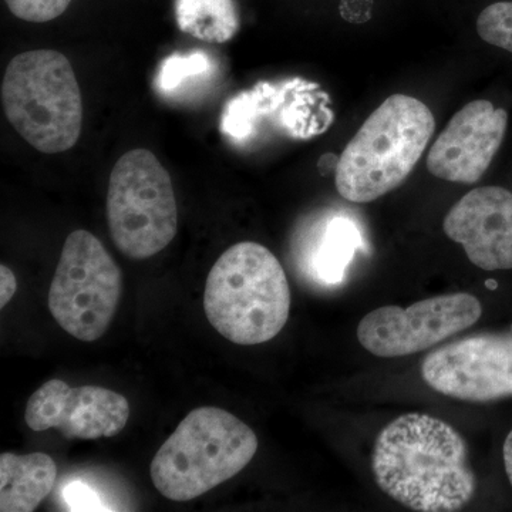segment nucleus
I'll use <instances>...</instances> for the list:
<instances>
[{
  "instance_id": "nucleus-1",
  "label": "nucleus",
  "mask_w": 512,
  "mask_h": 512,
  "mask_svg": "<svg viewBox=\"0 0 512 512\" xmlns=\"http://www.w3.org/2000/svg\"><path fill=\"white\" fill-rule=\"evenodd\" d=\"M373 474L384 494L409 510L458 511L476 494L467 444L446 421L409 413L377 436Z\"/></svg>"
},
{
  "instance_id": "nucleus-2",
  "label": "nucleus",
  "mask_w": 512,
  "mask_h": 512,
  "mask_svg": "<svg viewBox=\"0 0 512 512\" xmlns=\"http://www.w3.org/2000/svg\"><path fill=\"white\" fill-rule=\"evenodd\" d=\"M204 309L212 328L235 345L274 339L291 312V289L281 262L256 242L227 249L208 274Z\"/></svg>"
},
{
  "instance_id": "nucleus-3",
  "label": "nucleus",
  "mask_w": 512,
  "mask_h": 512,
  "mask_svg": "<svg viewBox=\"0 0 512 512\" xmlns=\"http://www.w3.org/2000/svg\"><path fill=\"white\" fill-rule=\"evenodd\" d=\"M436 130L426 104L406 94L383 101L349 141L335 183L340 197L356 204L376 201L409 177Z\"/></svg>"
},
{
  "instance_id": "nucleus-4",
  "label": "nucleus",
  "mask_w": 512,
  "mask_h": 512,
  "mask_svg": "<svg viewBox=\"0 0 512 512\" xmlns=\"http://www.w3.org/2000/svg\"><path fill=\"white\" fill-rule=\"evenodd\" d=\"M256 450V434L244 421L218 407H198L157 451L151 480L168 500H194L241 473Z\"/></svg>"
},
{
  "instance_id": "nucleus-5",
  "label": "nucleus",
  "mask_w": 512,
  "mask_h": 512,
  "mask_svg": "<svg viewBox=\"0 0 512 512\" xmlns=\"http://www.w3.org/2000/svg\"><path fill=\"white\" fill-rule=\"evenodd\" d=\"M6 119L40 153L76 146L83 127V100L72 63L52 49L20 53L2 83Z\"/></svg>"
},
{
  "instance_id": "nucleus-6",
  "label": "nucleus",
  "mask_w": 512,
  "mask_h": 512,
  "mask_svg": "<svg viewBox=\"0 0 512 512\" xmlns=\"http://www.w3.org/2000/svg\"><path fill=\"white\" fill-rule=\"evenodd\" d=\"M107 222L119 251L137 261L157 255L173 241L178 228L173 181L151 151H128L114 165Z\"/></svg>"
},
{
  "instance_id": "nucleus-7",
  "label": "nucleus",
  "mask_w": 512,
  "mask_h": 512,
  "mask_svg": "<svg viewBox=\"0 0 512 512\" xmlns=\"http://www.w3.org/2000/svg\"><path fill=\"white\" fill-rule=\"evenodd\" d=\"M121 296V271L92 232L67 237L49 291L53 318L69 335L94 342L113 322Z\"/></svg>"
},
{
  "instance_id": "nucleus-8",
  "label": "nucleus",
  "mask_w": 512,
  "mask_h": 512,
  "mask_svg": "<svg viewBox=\"0 0 512 512\" xmlns=\"http://www.w3.org/2000/svg\"><path fill=\"white\" fill-rule=\"evenodd\" d=\"M481 315L483 306L470 293L434 296L406 309L390 305L367 313L357 339L377 357L410 356L471 328Z\"/></svg>"
},
{
  "instance_id": "nucleus-9",
  "label": "nucleus",
  "mask_w": 512,
  "mask_h": 512,
  "mask_svg": "<svg viewBox=\"0 0 512 512\" xmlns=\"http://www.w3.org/2000/svg\"><path fill=\"white\" fill-rule=\"evenodd\" d=\"M424 382L464 402L487 403L512 396V330L481 333L431 352L421 365Z\"/></svg>"
},
{
  "instance_id": "nucleus-10",
  "label": "nucleus",
  "mask_w": 512,
  "mask_h": 512,
  "mask_svg": "<svg viewBox=\"0 0 512 512\" xmlns=\"http://www.w3.org/2000/svg\"><path fill=\"white\" fill-rule=\"evenodd\" d=\"M128 417L130 404L123 394L99 386L70 387L57 379L33 393L25 413L30 430L56 429L69 440L117 436Z\"/></svg>"
},
{
  "instance_id": "nucleus-11",
  "label": "nucleus",
  "mask_w": 512,
  "mask_h": 512,
  "mask_svg": "<svg viewBox=\"0 0 512 512\" xmlns=\"http://www.w3.org/2000/svg\"><path fill=\"white\" fill-rule=\"evenodd\" d=\"M507 124L504 109L487 100L471 101L454 114L430 148L427 168L450 183L476 184L503 144Z\"/></svg>"
},
{
  "instance_id": "nucleus-12",
  "label": "nucleus",
  "mask_w": 512,
  "mask_h": 512,
  "mask_svg": "<svg viewBox=\"0 0 512 512\" xmlns=\"http://www.w3.org/2000/svg\"><path fill=\"white\" fill-rule=\"evenodd\" d=\"M443 229L484 271L512 269V194L501 187L468 192L448 211Z\"/></svg>"
},
{
  "instance_id": "nucleus-13",
  "label": "nucleus",
  "mask_w": 512,
  "mask_h": 512,
  "mask_svg": "<svg viewBox=\"0 0 512 512\" xmlns=\"http://www.w3.org/2000/svg\"><path fill=\"white\" fill-rule=\"evenodd\" d=\"M57 478L55 461L45 453L0 456V511L32 512L52 493Z\"/></svg>"
},
{
  "instance_id": "nucleus-14",
  "label": "nucleus",
  "mask_w": 512,
  "mask_h": 512,
  "mask_svg": "<svg viewBox=\"0 0 512 512\" xmlns=\"http://www.w3.org/2000/svg\"><path fill=\"white\" fill-rule=\"evenodd\" d=\"M362 242L355 222L346 217L330 218L323 224L309 256L312 274L325 284H338Z\"/></svg>"
},
{
  "instance_id": "nucleus-15",
  "label": "nucleus",
  "mask_w": 512,
  "mask_h": 512,
  "mask_svg": "<svg viewBox=\"0 0 512 512\" xmlns=\"http://www.w3.org/2000/svg\"><path fill=\"white\" fill-rule=\"evenodd\" d=\"M175 16L184 33L210 43L228 42L239 26L232 0H175Z\"/></svg>"
},
{
  "instance_id": "nucleus-16",
  "label": "nucleus",
  "mask_w": 512,
  "mask_h": 512,
  "mask_svg": "<svg viewBox=\"0 0 512 512\" xmlns=\"http://www.w3.org/2000/svg\"><path fill=\"white\" fill-rule=\"evenodd\" d=\"M212 63L205 53L195 52L188 56L174 55L164 60L157 76V87L163 93H173L188 79L211 72Z\"/></svg>"
},
{
  "instance_id": "nucleus-17",
  "label": "nucleus",
  "mask_w": 512,
  "mask_h": 512,
  "mask_svg": "<svg viewBox=\"0 0 512 512\" xmlns=\"http://www.w3.org/2000/svg\"><path fill=\"white\" fill-rule=\"evenodd\" d=\"M477 32L484 42L512 53V2H497L477 19Z\"/></svg>"
},
{
  "instance_id": "nucleus-18",
  "label": "nucleus",
  "mask_w": 512,
  "mask_h": 512,
  "mask_svg": "<svg viewBox=\"0 0 512 512\" xmlns=\"http://www.w3.org/2000/svg\"><path fill=\"white\" fill-rule=\"evenodd\" d=\"M16 18L32 23H46L59 18L72 0H5Z\"/></svg>"
},
{
  "instance_id": "nucleus-19",
  "label": "nucleus",
  "mask_w": 512,
  "mask_h": 512,
  "mask_svg": "<svg viewBox=\"0 0 512 512\" xmlns=\"http://www.w3.org/2000/svg\"><path fill=\"white\" fill-rule=\"evenodd\" d=\"M63 498L70 511L110 510L106 504H103L100 495L90 485L80 483V481L67 484L63 490Z\"/></svg>"
},
{
  "instance_id": "nucleus-20",
  "label": "nucleus",
  "mask_w": 512,
  "mask_h": 512,
  "mask_svg": "<svg viewBox=\"0 0 512 512\" xmlns=\"http://www.w3.org/2000/svg\"><path fill=\"white\" fill-rule=\"evenodd\" d=\"M18 291L16 276L6 265L0 266V308H5Z\"/></svg>"
},
{
  "instance_id": "nucleus-21",
  "label": "nucleus",
  "mask_w": 512,
  "mask_h": 512,
  "mask_svg": "<svg viewBox=\"0 0 512 512\" xmlns=\"http://www.w3.org/2000/svg\"><path fill=\"white\" fill-rule=\"evenodd\" d=\"M504 464L505 471H507L508 480H510L512 487V430L511 433L508 434L504 443Z\"/></svg>"
},
{
  "instance_id": "nucleus-22",
  "label": "nucleus",
  "mask_w": 512,
  "mask_h": 512,
  "mask_svg": "<svg viewBox=\"0 0 512 512\" xmlns=\"http://www.w3.org/2000/svg\"><path fill=\"white\" fill-rule=\"evenodd\" d=\"M487 285L491 286V288H495V286H497V284H494V282H487Z\"/></svg>"
}]
</instances>
